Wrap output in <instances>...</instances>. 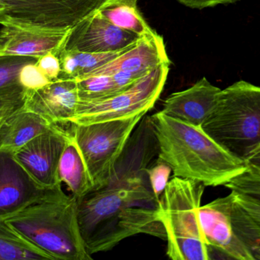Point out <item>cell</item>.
Segmentation results:
<instances>
[{
	"label": "cell",
	"mask_w": 260,
	"mask_h": 260,
	"mask_svg": "<svg viewBox=\"0 0 260 260\" xmlns=\"http://www.w3.org/2000/svg\"><path fill=\"white\" fill-rule=\"evenodd\" d=\"M12 114L0 119V145H1L2 142H3V137H4L5 134H6V128H7L8 121H9V117H10Z\"/></svg>",
	"instance_id": "33"
},
{
	"label": "cell",
	"mask_w": 260,
	"mask_h": 260,
	"mask_svg": "<svg viewBox=\"0 0 260 260\" xmlns=\"http://www.w3.org/2000/svg\"><path fill=\"white\" fill-rule=\"evenodd\" d=\"M37 67L41 73L52 81L57 79L61 75L60 61L59 56L55 53L50 52L37 59Z\"/></svg>",
	"instance_id": "29"
},
{
	"label": "cell",
	"mask_w": 260,
	"mask_h": 260,
	"mask_svg": "<svg viewBox=\"0 0 260 260\" xmlns=\"http://www.w3.org/2000/svg\"><path fill=\"white\" fill-rule=\"evenodd\" d=\"M5 19L47 27H72L104 0H3ZM0 21V22H1Z\"/></svg>",
	"instance_id": "9"
},
{
	"label": "cell",
	"mask_w": 260,
	"mask_h": 260,
	"mask_svg": "<svg viewBox=\"0 0 260 260\" xmlns=\"http://www.w3.org/2000/svg\"><path fill=\"white\" fill-rule=\"evenodd\" d=\"M128 47L118 51L106 53H88L78 50H62L58 55L60 61V76L74 79L82 77L120 56Z\"/></svg>",
	"instance_id": "21"
},
{
	"label": "cell",
	"mask_w": 260,
	"mask_h": 260,
	"mask_svg": "<svg viewBox=\"0 0 260 260\" xmlns=\"http://www.w3.org/2000/svg\"><path fill=\"white\" fill-rule=\"evenodd\" d=\"M6 14H7V7L3 0H0V21L6 16Z\"/></svg>",
	"instance_id": "34"
},
{
	"label": "cell",
	"mask_w": 260,
	"mask_h": 260,
	"mask_svg": "<svg viewBox=\"0 0 260 260\" xmlns=\"http://www.w3.org/2000/svg\"><path fill=\"white\" fill-rule=\"evenodd\" d=\"M201 127L228 152L244 162L260 143V86L241 80L221 90Z\"/></svg>",
	"instance_id": "5"
},
{
	"label": "cell",
	"mask_w": 260,
	"mask_h": 260,
	"mask_svg": "<svg viewBox=\"0 0 260 260\" xmlns=\"http://www.w3.org/2000/svg\"><path fill=\"white\" fill-rule=\"evenodd\" d=\"M139 37L119 28L95 10L70 27L62 50L88 53L118 51L136 43Z\"/></svg>",
	"instance_id": "12"
},
{
	"label": "cell",
	"mask_w": 260,
	"mask_h": 260,
	"mask_svg": "<svg viewBox=\"0 0 260 260\" xmlns=\"http://www.w3.org/2000/svg\"><path fill=\"white\" fill-rule=\"evenodd\" d=\"M37 184L15 159L13 152L0 148V221L35 203L63 193Z\"/></svg>",
	"instance_id": "10"
},
{
	"label": "cell",
	"mask_w": 260,
	"mask_h": 260,
	"mask_svg": "<svg viewBox=\"0 0 260 260\" xmlns=\"http://www.w3.org/2000/svg\"><path fill=\"white\" fill-rule=\"evenodd\" d=\"M184 6L192 9H202L208 7H214L218 5L231 4L239 0H177Z\"/></svg>",
	"instance_id": "31"
},
{
	"label": "cell",
	"mask_w": 260,
	"mask_h": 260,
	"mask_svg": "<svg viewBox=\"0 0 260 260\" xmlns=\"http://www.w3.org/2000/svg\"><path fill=\"white\" fill-rule=\"evenodd\" d=\"M221 89L206 77L183 91L170 95L163 103L164 114L196 126H202L215 108Z\"/></svg>",
	"instance_id": "16"
},
{
	"label": "cell",
	"mask_w": 260,
	"mask_h": 260,
	"mask_svg": "<svg viewBox=\"0 0 260 260\" xmlns=\"http://www.w3.org/2000/svg\"><path fill=\"white\" fill-rule=\"evenodd\" d=\"M0 55L38 58L46 53L59 55L70 27H53L5 19L0 22Z\"/></svg>",
	"instance_id": "11"
},
{
	"label": "cell",
	"mask_w": 260,
	"mask_h": 260,
	"mask_svg": "<svg viewBox=\"0 0 260 260\" xmlns=\"http://www.w3.org/2000/svg\"><path fill=\"white\" fill-rule=\"evenodd\" d=\"M76 79L82 102L100 100L118 93L111 75H88Z\"/></svg>",
	"instance_id": "23"
},
{
	"label": "cell",
	"mask_w": 260,
	"mask_h": 260,
	"mask_svg": "<svg viewBox=\"0 0 260 260\" xmlns=\"http://www.w3.org/2000/svg\"><path fill=\"white\" fill-rule=\"evenodd\" d=\"M35 63L26 64L20 72V84L25 90H39L51 82L41 73Z\"/></svg>",
	"instance_id": "27"
},
{
	"label": "cell",
	"mask_w": 260,
	"mask_h": 260,
	"mask_svg": "<svg viewBox=\"0 0 260 260\" xmlns=\"http://www.w3.org/2000/svg\"><path fill=\"white\" fill-rule=\"evenodd\" d=\"M154 152L152 128L143 121L133 131L108 185L78 199L79 226L90 254L108 251L141 234L166 240L146 174Z\"/></svg>",
	"instance_id": "1"
},
{
	"label": "cell",
	"mask_w": 260,
	"mask_h": 260,
	"mask_svg": "<svg viewBox=\"0 0 260 260\" xmlns=\"http://www.w3.org/2000/svg\"><path fill=\"white\" fill-rule=\"evenodd\" d=\"M232 195L218 198L200 206L199 218L206 241L214 251L226 257L238 260H255L250 249L237 235L231 222Z\"/></svg>",
	"instance_id": "13"
},
{
	"label": "cell",
	"mask_w": 260,
	"mask_h": 260,
	"mask_svg": "<svg viewBox=\"0 0 260 260\" xmlns=\"http://www.w3.org/2000/svg\"><path fill=\"white\" fill-rule=\"evenodd\" d=\"M230 218L237 235L260 259V205L247 201L231 192Z\"/></svg>",
	"instance_id": "19"
},
{
	"label": "cell",
	"mask_w": 260,
	"mask_h": 260,
	"mask_svg": "<svg viewBox=\"0 0 260 260\" xmlns=\"http://www.w3.org/2000/svg\"><path fill=\"white\" fill-rule=\"evenodd\" d=\"M59 176L61 182L68 186L77 199L86 196L94 189L83 156L71 132L61 156Z\"/></svg>",
	"instance_id": "17"
},
{
	"label": "cell",
	"mask_w": 260,
	"mask_h": 260,
	"mask_svg": "<svg viewBox=\"0 0 260 260\" xmlns=\"http://www.w3.org/2000/svg\"><path fill=\"white\" fill-rule=\"evenodd\" d=\"M164 64H171V61L163 38L154 31L150 35L139 37L121 55L85 76L125 71L141 78Z\"/></svg>",
	"instance_id": "15"
},
{
	"label": "cell",
	"mask_w": 260,
	"mask_h": 260,
	"mask_svg": "<svg viewBox=\"0 0 260 260\" xmlns=\"http://www.w3.org/2000/svg\"><path fill=\"white\" fill-rule=\"evenodd\" d=\"M157 145V159L174 177L224 186L247 169L245 163L218 145L201 126L177 120L162 111L149 117Z\"/></svg>",
	"instance_id": "2"
},
{
	"label": "cell",
	"mask_w": 260,
	"mask_h": 260,
	"mask_svg": "<svg viewBox=\"0 0 260 260\" xmlns=\"http://www.w3.org/2000/svg\"><path fill=\"white\" fill-rule=\"evenodd\" d=\"M6 225L51 260H91L79 226L78 199L60 194L5 220Z\"/></svg>",
	"instance_id": "3"
},
{
	"label": "cell",
	"mask_w": 260,
	"mask_h": 260,
	"mask_svg": "<svg viewBox=\"0 0 260 260\" xmlns=\"http://www.w3.org/2000/svg\"><path fill=\"white\" fill-rule=\"evenodd\" d=\"M97 10L119 28L139 37L154 32L138 7V0H104Z\"/></svg>",
	"instance_id": "20"
},
{
	"label": "cell",
	"mask_w": 260,
	"mask_h": 260,
	"mask_svg": "<svg viewBox=\"0 0 260 260\" xmlns=\"http://www.w3.org/2000/svg\"><path fill=\"white\" fill-rule=\"evenodd\" d=\"M37 59L30 56L0 55V94L24 90L19 82L20 72L24 66L36 62Z\"/></svg>",
	"instance_id": "24"
},
{
	"label": "cell",
	"mask_w": 260,
	"mask_h": 260,
	"mask_svg": "<svg viewBox=\"0 0 260 260\" xmlns=\"http://www.w3.org/2000/svg\"><path fill=\"white\" fill-rule=\"evenodd\" d=\"M224 187L238 196L260 205V175L249 169L224 185Z\"/></svg>",
	"instance_id": "25"
},
{
	"label": "cell",
	"mask_w": 260,
	"mask_h": 260,
	"mask_svg": "<svg viewBox=\"0 0 260 260\" xmlns=\"http://www.w3.org/2000/svg\"><path fill=\"white\" fill-rule=\"evenodd\" d=\"M26 90L0 94V119L10 115L22 108L25 99Z\"/></svg>",
	"instance_id": "28"
},
{
	"label": "cell",
	"mask_w": 260,
	"mask_h": 260,
	"mask_svg": "<svg viewBox=\"0 0 260 260\" xmlns=\"http://www.w3.org/2000/svg\"><path fill=\"white\" fill-rule=\"evenodd\" d=\"M111 76L118 93L127 90L140 79L138 76L125 71L115 72L111 74Z\"/></svg>",
	"instance_id": "30"
},
{
	"label": "cell",
	"mask_w": 260,
	"mask_h": 260,
	"mask_svg": "<svg viewBox=\"0 0 260 260\" xmlns=\"http://www.w3.org/2000/svg\"><path fill=\"white\" fill-rule=\"evenodd\" d=\"M54 126L56 125L23 105L9 117L0 148L15 153L37 136Z\"/></svg>",
	"instance_id": "18"
},
{
	"label": "cell",
	"mask_w": 260,
	"mask_h": 260,
	"mask_svg": "<svg viewBox=\"0 0 260 260\" xmlns=\"http://www.w3.org/2000/svg\"><path fill=\"white\" fill-rule=\"evenodd\" d=\"M171 64L153 69L124 91L100 100L82 102L70 124L88 125L145 114L154 107L166 83Z\"/></svg>",
	"instance_id": "7"
},
{
	"label": "cell",
	"mask_w": 260,
	"mask_h": 260,
	"mask_svg": "<svg viewBox=\"0 0 260 260\" xmlns=\"http://www.w3.org/2000/svg\"><path fill=\"white\" fill-rule=\"evenodd\" d=\"M244 163L247 169L260 175V143L249 153Z\"/></svg>",
	"instance_id": "32"
},
{
	"label": "cell",
	"mask_w": 260,
	"mask_h": 260,
	"mask_svg": "<svg viewBox=\"0 0 260 260\" xmlns=\"http://www.w3.org/2000/svg\"><path fill=\"white\" fill-rule=\"evenodd\" d=\"M51 259L0 221V260Z\"/></svg>",
	"instance_id": "22"
},
{
	"label": "cell",
	"mask_w": 260,
	"mask_h": 260,
	"mask_svg": "<svg viewBox=\"0 0 260 260\" xmlns=\"http://www.w3.org/2000/svg\"><path fill=\"white\" fill-rule=\"evenodd\" d=\"M70 134L69 128L56 125L14 153L17 161L44 189H62L59 165Z\"/></svg>",
	"instance_id": "8"
},
{
	"label": "cell",
	"mask_w": 260,
	"mask_h": 260,
	"mask_svg": "<svg viewBox=\"0 0 260 260\" xmlns=\"http://www.w3.org/2000/svg\"><path fill=\"white\" fill-rule=\"evenodd\" d=\"M171 172V168L166 163L158 159L156 163L146 169L148 183L157 203L169 183Z\"/></svg>",
	"instance_id": "26"
},
{
	"label": "cell",
	"mask_w": 260,
	"mask_h": 260,
	"mask_svg": "<svg viewBox=\"0 0 260 260\" xmlns=\"http://www.w3.org/2000/svg\"><path fill=\"white\" fill-rule=\"evenodd\" d=\"M145 115L88 125L70 124L69 129L86 163L93 191L102 189L109 183L130 137Z\"/></svg>",
	"instance_id": "6"
},
{
	"label": "cell",
	"mask_w": 260,
	"mask_h": 260,
	"mask_svg": "<svg viewBox=\"0 0 260 260\" xmlns=\"http://www.w3.org/2000/svg\"><path fill=\"white\" fill-rule=\"evenodd\" d=\"M80 102L77 81L60 76L43 88L26 90L24 107L56 125H70Z\"/></svg>",
	"instance_id": "14"
},
{
	"label": "cell",
	"mask_w": 260,
	"mask_h": 260,
	"mask_svg": "<svg viewBox=\"0 0 260 260\" xmlns=\"http://www.w3.org/2000/svg\"><path fill=\"white\" fill-rule=\"evenodd\" d=\"M206 186L173 177L157 203L158 219L166 233L167 256L173 260L212 259L203 235L199 209Z\"/></svg>",
	"instance_id": "4"
}]
</instances>
